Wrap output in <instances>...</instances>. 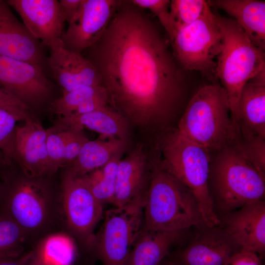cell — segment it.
I'll use <instances>...</instances> for the list:
<instances>
[{
    "mask_svg": "<svg viewBox=\"0 0 265 265\" xmlns=\"http://www.w3.org/2000/svg\"><path fill=\"white\" fill-rule=\"evenodd\" d=\"M87 49L108 103L132 122L157 125L173 116L182 74L156 26L131 0H121L101 38Z\"/></svg>",
    "mask_w": 265,
    "mask_h": 265,
    "instance_id": "6da1fadb",
    "label": "cell"
},
{
    "mask_svg": "<svg viewBox=\"0 0 265 265\" xmlns=\"http://www.w3.org/2000/svg\"><path fill=\"white\" fill-rule=\"evenodd\" d=\"M46 177L13 174L9 168L0 179V211L12 218L35 243L63 223L60 192H55Z\"/></svg>",
    "mask_w": 265,
    "mask_h": 265,
    "instance_id": "7a4b0ae2",
    "label": "cell"
},
{
    "mask_svg": "<svg viewBox=\"0 0 265 265\" xmlns=\"http://www.w3.org/2000/svg\"><path fill=\"white\" fill-rule=\"evenodd\" d=\"M213 11L222 35L215 77L226 93L231 118L238 129L237 112L241 92L249 80L265 69V53L233 19Z\"/></svg>",
    "mask_w": 265,
    "mask_h": 265,
    "instance_id": "3957f363",
    "label": "cell"
},
{
    "mask_svg": "<svg viewBox=\"0 0 265 265\" xmlns=\"http://www.w3.org/2000/svg\"><path fill=\"white\" fill-rule=\"evenodd\" d=\"M150 179L143 228L177 231L205 224L198 201L187 187L161 168L155 170Z\"/></svg>",
    "mask_w": 265,
    "mask_h": 265,
    "instance_id": "277c9868",
    "label": "cell"
},
{
    "mask_svg": "<svg viewBox=\"0 0 265 265\" xmlns=\"http://www.w3.org/2000/svg\"><path fill=\"white\" fill-rule=\"evenodd\" d=\"M178 132L209 150L225 148L239 135L231 118L226 93L220 84L206 85L189 102Z\"/></svg>",
    "mask_w": 265,
    "mask_h": 265,
    "instance_id": "5b68a950",
    "label": "cell"
},
{
    "mask_svg": "<svg viewBox=\"0 0 265 265\" xmlns=\"http://www.w3.org/2000/svg\"><path fill=\"white\" fill-rule=\"evenodd\" d=\"M209 150L189 140L177 130L162 145L161 168L187 187L199 203L203 220L210 226L219 225L209 188Z\"/></svg>",
    "mask_w": 265,
    "mask_h": 265,
    "instance_id": "8992f818",
    "label": "cell"
},
{
    "mask_svg": "<svg viewBox=\"0 0 265 265\" xmlns=\"http://www.w3.org/2000/svg\"><path fill=\"white\" fill-rule=\"evenodd\" d=\"M211 180L210 195L219 219L246 205L264 200L265 175L235 148L227 149L220 155Z\"/></svg>",
    "mask_w": 265,
    "mask_h": 265,
    "instance_id": "52a82bcc",
    "label": "cell"
},
{
    "mask_svg": "<svg viewBox=\"0 0 265 265\" xmlns=\"http://www.w3.org/2000/svg\"><path fill=\"white\" fill-rule=\"evenodd\" d=\"M146 193L106 211L91 252L103 265H123L143 225Z\"/></svg>",
    "mask_w": 265,
    "mask_h": 265,
    "instance_id": "ba28073f",
    "label": "cell"
},
{
    "mask_svg": "<svg viewBox=\"0 0 265 265\" xmlns=\"http://www.w3.org/2000/svg\"><path fill=\"white\" fill-rule=\"evenodd\" d=\"M222 39L221 29L209 4L199 19L176 30L170 42L175 58L184 69L212 77Z\"/></svg>",
    "mask_w": 265,
    "mask_h": 265,
    "instance_id": "9c48e42d",
    "label": "cell"
},
{
    "mask_svg": "<svg viewBox=\"0 0 265 265\" xmlns=\"http://www.w3.org/2000/svg\"><path fill=\"white\" fill-rule=\"evenodd\" d=\"M63 223L82 246L91 251L103 204L93 194L84 175L68 171L60 187Z\"/></svg>",
    "mask_w": 265,
    "mask_h": 265,
    "instance_id": "30bf717a",
    "label": "cell"
},
{
    "mask_svg": "<svg viewBox=\"0 0 265 265\" xmlns=\"http://www.w3.org/2000/svg\"><path fill=\"white\" fill-rule=\"evenodd\" d=\"M188 233L186 243L170 258L179 265H224L228 259L241 249L219 225L203 224Z\"/></svg>",
    "mask_w": 265,
    "mask_h": 265,
    "instance_id": "8fae6325",
    "label": "cell"
},
{
    "mask_svg": "<svg viewBox=\"0 0 265 265\" xmlns=\"http://www.w3.org/2000/svg\"><path fill=\"white\" fill-rule=\"evenodd\" d=\"M121 0H82L79 9L64 32L63 47L81 54L102 36Z\"/></svg>",
    "mask_w": 265,
    "mask_h": 265,
    "instance_id": "7c38bea8",
    "label": "cell"
},
{
    "mask_svg": "<svg viewBox=\"0 0 265 265\" xmlns=\"http://www.w3.org/2000/svg\"><path fill=\"white\" fill-rule=\"evenodd\" d=\"M0 86L31 108L45 103L52 90L42 68L1 55Z\"/></svg>",
    "mask_w": 265,
    "mask_h": 265,
    "instance_id": "4fadbf2b",
    "label": "cell"
},
{
    "mask_svg": "<svg viewBox=\"0 0 265 265\" xmlns=\"http://www.w3.org/2000/svg\"><path fill=\"white\" fill-rule=\"evenodd\" d=\"M31 35L49 48L63 47L62 37L65 19L57 0H8Z\"/></svg>",
    "mask_w": 265,
    "mask_h": 265,
    "instance_id": "5bb4252c",
    "label": "cell"
},
{
    "mask_svg": "<svg viewBox=\"0 0 265 265\" xmlns=\"http://www.w3.org/2000/svg\"><path fill=\"white\" fill-rule=\"evenodd\" d=\"M220 226L241 250L263 258L265 252V202L246 205L219 218Z\"/></svg>",
    "mask_w": 265,
    "mask_h": 265,
    "instance_id": "9a60e30c",
    "label": "cell"
},
{
    "mask_svg": "<svg viewBox=\"0 0 265 265\" xmlns=\"http://www.w3.org/2000/svg\"><path fill=\"white\" fill-rule=\"evenodd\" d=\"M47 130L33 117L16 126L14 160L25 175L30 177H50L47 148Z\"/></svg>",
    "mask_w": 265,
    "mask_h": 265,
    "instance_id": "2e32d148",
    "label": "cell"
},
{
    "mask_svg": "<svg viewBox=\"0 0 265 265\" xmlns=\"http://www.w3.org/2000/svg\"><path fill=\"white\" fill-rule=\"evenodd\" d=\"M0 55L42 68L40 42L13 14L6 0H0Z\"/></svg>",
    "mask_w": 265,
    "mask_h": 265,
    "instance_id": "e0dca14e",
    "label": "cell"
},
{
    "mask_svg": "<svg viewBox=\"0 0 265 265\" xmlns=\"http://www.w3.org/2000/svg\"><path fill=\"white\" fill-rule=\"evenodd\" d=\"M50 51L49 67L63 93L85 86L102 85L96 69L81 54L64 47Z\"/></svg>",
    "mask_w": 265,
    "mask_h": 265,
    "instance_id": "ac0fdd59",
    "label": "cell"
},
{
    "mask_svg": "<svg viewBox=\"0 0 265 265\" xmlns=\"http://www.w3.org/2000/svg\"><path fill=\"white\" fill-rule=\"evenodd\" d=\"M237 124L245 138H265V69L249 80L239 100Z\"/></svg>",
    "mask_w": 265,
    "mask_h": 265,
    "instance_id": "d6986e66",
    "label": "cell"
},
{
    "mask_svg": "<svg viewBox=\"0 0 265 265\" xmlns=\"http://www.w3.org/2000/svg\"><path fill=\"white\" fill-rule=\"evenodd\" d=\"M190 229L162 231L142 227L123 265H159L170 255L172 247L185 239Z\"/></svg>",
    "mask_w": 265,
    "mask_h": 265,
    "instance_id": "ffe728a7",
    "label": "cell"
},
{
    "mask_svg": "<svg viewBox=\"0 0 265 265\" xmlns=\"http://www.w3.org/2000/svg\"><path fill=\"white\" fill-rule=\"evenodd\" d=\"M211 6L223 10L259 49H265V1L257 0H210Z\"/></svg>",
    "mask_w": 265,
    "mask_h": 265,
    "instance_id": "44dd1931",
    "label": "cell"
},
{
    "mask_svg": "<svg viewBox=\"0 0 265 265\" xmlns=\"http://www.w3.org/2000/svg\"><path fill=\"white\" fill-rule=\"evenodd\" d=\"M51 128L78 130L87 128L100 133V137L123 139H126L128 130L124 117L107 106L88 113L59 117Z\"/></svg>",
    "mask_w": 265,
    "mask_h": 265,
    "instance_id": "7402d4cb",
    "label": "cell"
},
{
    "mask_svg": "<svg viewBox=\"0 0 265 265\" xmlns=\"http://www.w3.org/2000/svg\"><path fill=\"white\" fill-rule=\"evenodd\" d=\"M147 179L145 156L137 148L125 159L120 160L117 167L115 190L111 203L115 207L124 206L139 196L143 190Z\"/></svg>",
    "mask_w": 265,
    "mask_h": 265,
    "instance_id": "603a6c76",
    "label": "cell"
},
{
    "mask_svg": "<svg viewBox=\"0 0 265 265\" xmlns=\"http://www.w3.org/2000/svg\"><path fill=\"white\" fill-rule=\"evenodd\" d=\"M125 144V139L116 137H100L96 140H88L68 171L82 176L100 168L114 157L121 155Z\"/></svg>",
    "mask_w": 265,
    "mask_h": 265,
    "instance_id": "cb8c5ba5",
    "label": "cell"
},
{
    "mask_svg": "<svg viewBox=\"0 0 265 265\" xmlns=\"http://www.w3.org/2000/svg\"><path fill=\"white\" fill-rule=\"evenodd\" d=\"M72 239L60 231L51 233L34 243L33 254L43 265H72L75 253Z\"/></svg>",
    "mask_w": 265,
    "mask_h": 265,
    "instance_id": "d4e9b609",
    "label": "cell"
},
{
    "mask_svg": "<svg viewBox=\"0 0 265 265\" xmlns=\"http://www.w3.org/2000/svg\"><path fill=\"white\" fill-rule=\"evenodd\" d=\"M120 156L114 157L102 168L84 175L93 194L102 204L106 202L111 203L113 201Z\"/></svg>",
    "mask_w": 265,
    "mask_h": 265,
    "instance_id": "484cf974",
    "label": "cell"
},
{
    "mask_svg": "<svg viewBox=\"0 0 265 265\" xmlns=\"http://www.w3.org/2000/svg\"><path fill=\"white\" fill-rule=\"evenodd\" d=\"M107 95L102 85L85 86L63 93L62 96L52 102L50 110L59 117L71 115L84 102L93 98Z\"/></svg>",
    "mask_w": 265,
    "mask_h": 265,
    "instance_id": "4316f807",
    "label": "cell"
},
{
    "mask_svg": "<svg viewBox=\"0 0 265 265\" xmlns=\"http://www.w3.org/2000/svg\"><path fill=\"white\" fill-rule=\"evenodd\" d=\"M27 243L25 234L17 223L0 211V256H19L23 253L24 247Z\"/></svg>",
    "mask_w": 265,
    "mask_h": 265,
    "instance_id": "83f0119b",
    "label": "cell"
},
{
    "mask_svg": "<svg viewBox=\"0 0 265 265\" xmlns=\"http://www.w3.org/2000/svg\"><path fill=\"white\" fill-rule=\"evenodd\" d=\"M209 4L208 1L204 0H171L169 14L173 36L176 30L188 26L199 19Z\"/></svg>",
    "mask_w": 265,
    "mask_h": 265,
    "instance_id": "f1b7e54d",
    "label": "cell"
},
{
    "mask_svg": "<svg viewBox=\"0 0 265 265\" xmlns=\"http://www.w3.org/2000/svg\"><path fill=\"white\" fill-rule=\"evenodd\" d=\"M78 131L75 129L55 130L52 128L47 129V148L50 176L61 168L65 146Z\"/></svg>",
    "mask_w": 265,
    "mask_h": 265,
    "instance_id": "f546056e",
    "label": "cell"
},
{
    "mask_svg": "<svg viewBox=\"0 0 265 265\" xmlns=\"http://www.w3.org/2000/svg\"><path fill=\"white\" fill-rule=\"evenodd\" d=\"M18 121L13 114L0 108V157L4 167L10 166L14 160V135Z\"/></svg>",
    "mask_w": 265,
    "mask_h": 265,
    "instance_id": "4dcf8cb0",
    "label": "cell"
},
{
    "mask_svg": "<svg viewBox=\"0 0 265 265\" xmlns=\"http://www.w3.org/2000/svg\"><path fill=\"white\" fill-rule=\"evenodd\" d=\"M245 139L244 142L238 145L235 149L260 173L265 175V139L260 138Z\"/></svg>",
    "mask_w": 265,
    "mask_h": 265,
    "instance_id": "1f68e13d",
    "label": "cell"
},
{
    "mask_svg": "<svg viewBox=\"0 0 265 265\" xmlns=\"http://www.w3.org/2000/svg\"><path fill=\"white\" fill-rule=\"evenodd\" d=\"M131 2L139 8L150 10L159 19L166 31L169 40L173 34L169 14L170 1L167 0H132Z\"/></svg>",
    "mask_w": 265,
    "mask_h": 265,
    "instance_id": "d6a6232c",
    "label": "cell"
},
{
    "mask_svg": "<svg viewBox=\"0 0 265 265\" xmlns=\"http://www.w3.org/2000/svg\"><path fill=\"white\" fill-rule=\"evenodd\" d=\"M0 108L12 113L20 120L32 116L31 108L0 86Z\"/></svg>",
    "mask_w": 265,
    "mask_h": 265,
    "instance_id": "836d02e7",
    "label": "cell"
},
{
    "mask_svg": "<svg viewBox=\"0 0 265 265\" xmlns=\"http://www.w3.org/2000/svg\"><path fill=\"white\" fill-rule=\"evenodd\" d=\"M88 140H89L83 133L82 130L78 131L65 146L61 160V167L75 160L82 147Z\"/></svg>",
    "mask_w": 265,
    "mask_h": 265,
    "instance_id": "e575fe53",
    "label": "cell"
},
{
    "mask_svg": "<svg viewBox=\"0 0 265 265\" xmlns=\"http://www.w3.org/2000/svg\"><path fill=\"white\" fill-rule=\"evenodd\" d=\"M262 259L254 252L240 249L233 254L224 265H263Z\"/></svg>",
    "mask_w": 265,
    "mask_h": 265,
    "instance_id": "d590c367",
    "label": "cell"
},
{
    "mask_svg": "<svg viewBox=\"0 0 265 265\" xmlns=\"http://www.w3.org/2000/svg\"><path fill=\"white\" fill-rule=\"evenodd\" d=\"M107 103V95L98 96L84 102L71 115H79L99 110L106 106Z\"/></svg>",
    "mask_w": 265,
    "mask_h": 265,
    "instance_id": "8d00e7d4",
    "label": "cell"
},
{
    "mask_svg": "<svg viewBox=\"0 0 265 265\" xmlns=\"http://www.w3.org/2000/svg\"><path fill=\"white\" fill-rule=\"evenodd\" d=\"M82 0H60L59 4L65 21L68 24L77 14Z\"/></svg>",
    "mask_w": 265,
    "mask_h": 265,
    "instance_id": "74e56055",
    "label": "cell"
},
{
    "mask_svg": "<svg viewBox=\"0 0 265 265\" xmlns=\"http://www.w3.org/2000/svg\"><path fill=\"white\" fill-rule=\"evenodd\" d=\"M32 255L31 250L17 256H0V265H24Z\"/></svg>",
    "mask_w": 265,
    "mask_h": 265,
    "instance_id": "f35d334b",
    "label": "cell"
},
{
    "mask_svg": "<svg viewBox=\"0 0 265 265\" xmlns=\"http://www.w3.org/2000/svg\"><path fill=\"white\" fill-rule=\"evenodd\" d=\"M24 265H43L33 254L30 259Z\"/></svg>",
    "mask_w": 265,
    "mask_h": 265,
    "instance_id": "ab89813d",
    "label": "cell"
},
{
    "mask_svg": "<svg viewBox=\"0 0 265 265\" xmlns=\"http://www.w3.org/2000/svg\"><path fill=\"white\" fill-rule=\"evenodd\" d=\"M170 260L169 256L162 261L159 265H169Z\"/></svg>",
    "mask_w": 265,
    "mask_h": 265,
    "instance_id": "60d3db41",
    "label": "cell"
},
{
    "mask_svg": "<svg viewBox=\"0 0 265 265\" xmlns=\"http://www.w3.org/2000/svg\"><path fill=\"white\" fill-rule=\"evenodd\" d=\"M169 260H170V263H169V265H179V264H178L177 263H175V262L173 261L169 257Z\"/></svg>",
    "mask_w": 265,
    "mask_h": 265,
    "instance_id": "b9f144b4",
    "label": "cell"
},
{
    "mask_svg": "<svg viewBox=\"0 0 265 265\" xmlns=\"http://www.w3.org/2000/svg\"><path fill=\"white\" fill-rule=\"evenodd\" d=\"M1 165V158L0 157V167Z\"/></svg>",
    "mask_w": 265,
    "mask_h": 265,
    "instance_id": "7bdbcfd3",
    "label": "cell"
}]
</instances>
